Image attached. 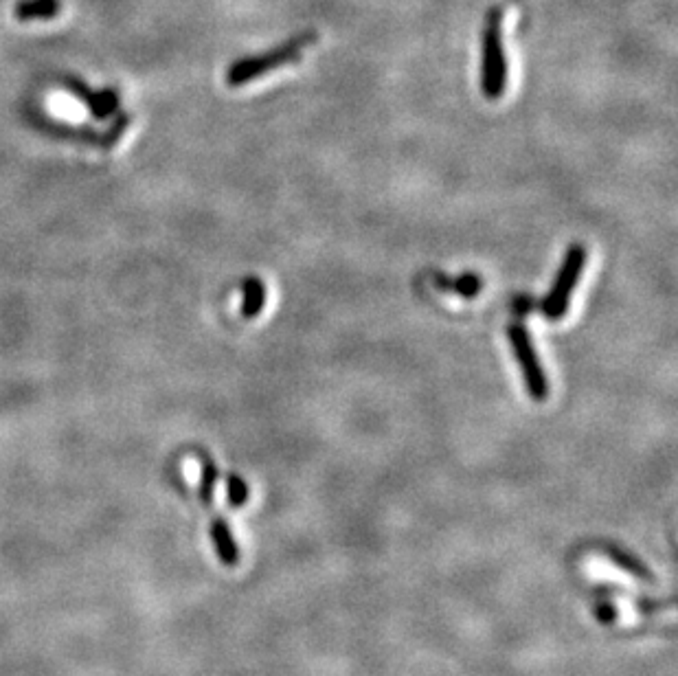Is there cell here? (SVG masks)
<instances>
[{"label":"cell","mask_w":678,"mask_h":676,"mask_svg":"<svg viewBox=\"0 0 678 676\" xmlns=\"http://www.w3.org/2000/svg\"><path fill=\"white\" fill-rule=\"evenodd\" d=\"M18 20H49L60 14V0H20L14 7Z\"/></svg>","instance_id":"9c48e42d"},{"label":"cell","mask_w":678,"mask_h":676,"mask_svg":"<svg viewBox=\"0 0 678 676\" xmlns=\"http://www.w3.org/2000/svg\"><path fill=\"white\" fill-rule=\"evenodd\" d=\"M635 606L639 608V611L641 613H654V611H661V608H665V606H670V602H654V600H650V597H637V602H635Z\"/></svg>","instance_id":"5bb4252c"},{"label":"cell","mask_w":678,"mask_h":676,"mask_svg":"<svg viewBox=\"0 0 678 676\" xmlns=\"http://www.w3.org/2000/svg\"><path fill=\"white\" fill-rule=\"evenodd\" d=\"M66 84H69V88L73 90L75 95H79V97L86 101L88 108L93 110V115L97 119L110 117L112 112H115L117 106H119V95L115 93V90L108 88V90H101V93H93V90L86 88L84 84L75 82V80H66Z\"/></svg>","instance_id":"5b68a950"},{"label":"cell","mask_w":678,"mask_h":676,"mask_svg":"<svg viewBox=\"0 0 678 676\" xmlns=\"http://www.w3.org/2000/svg\"><path fill=\"white\" fill-rule=\"evenodd\" d=\"M266 303V288L262 284V279L257 277H248L242 284V317L244 319H253L259 312L264 310Z\"/></svg>","instance_id":"30bf717a"},{"label":"cell","mask_w":678,"mask_h":676,"mask_svg":"<svg viewBox=\"0 0 678 676\" xmlns=\"http://www.w3.org/2000/svg\"><path fill=\"white\" fill-rule=\"evenodd\" d=\"M226 488H229V503L233 507H240L248 501V486L242 477L231 475L229 481H226Z\"/></svg>","instance_id":"7c38bea8"},{"label":"cell","mask_w":678,"mask_h":676,"mask_svg":"<svg viewBox=\"0 0 678 676\" xmlns=\"http://www.w3.org/2000/svg\"><path fill=\"white\" fill-rule=\"evenodd\" d=\"M435 286L442 288V290H448V292H455V295H459L463 299H472L483 290V279L479 275H474V273H466V275H459V277H452V279L437 275Z\"/></svg>","instance_id":"ba28073f"},{"label":"cell","mask_w":678,"mask_h":676,"mask_svg":"<svg viewBox=\"0 0 678 676\" xmlns=\"http://www.w3.org/2000/svg\"><path fill=\"white\" fill-rule=\"evenodd\" d=\"M211 538H213V547H216L218 558L224 562L226 567H235L237 560H240V547H237L235 538L231 534L229 523L224 518H216L211 523Z\"/></svg>","instance_id":"8992f818"},{"label":"cell","mask_w":678,"mask_h":676,"mask_svg":"<svg viewBox=\"0 0 678 676\" xmlns=\"http://www.w3.org/2000/svg\"><path fill=\"white\" fill-rule=\"evenodd\" d=\"M595 613H597V619H600L602 624L615 622V617H617L615 606H613V604H608V602H600V604H597V606H595Z\"/></svg>","instance_id":"4fadbf2b"},{"label":"cell","mask_w":678,"mask_h":676,"mask_svg":"<svg viewBox=\"0 0 678 676\" xmlns=\"http://www.w3.org/2000/svg\"><path fill=\"white\" fill-rule=\"evenodd\" d=\"M314 40H316V33H303V36L292 38L273 51L253 55V58L237 60L229 69V73H226V84L242 86V84L257 80V77H264L273 69H281V66L297 62L301 60L303 49H308Z\"/></svg>","instance_id":"7a4b0ae2"},{"label":"cell","mask_w":678,"mask_h":676,"mask_svg":"<svg viewBox=\"0 0 678 676\" xmlns=\"http://www.w3.org/2000/svg\"><path fill=\"white\" fill-rule=\"evenodd\" d=\"M501 25L503 11L494 7L488 14L481 40V93L488 99L503 97L507 88V58Z\"/></svg>","instance_id":"6da1fadb"},{"label":"cell","mask_w":678,"mask_h":676,"mask_svg":"<svg viewBox=\"0 0 678 676\" xmlns=\"http://www.w3.org/2000/svg\"><path fill=\"white\" fill-rule=\"evenodd\" d=\"M507 336H510V343H512L518 365H521L529 396L538 400V402L547 400L549 380L545 376V369H542V365H540V358L536 354L534 343H531L529 332L525 330V325L512 323L510 328H507Z\"/></svg>","instance_id":"277c9868"},{"label":"cell","mask_w":678,"mask_h":676,"mask_svg":"<svg viewBox=\"0 0 678 676\" xmlns=\"http://www.w3.org/2000/svg\"><path fill=\"white\" fill-rule=\"evenodd\" d=\"M602 551H604V554H606L610 560L615 562V565H617L619 569L628 571L630 576H635L637 580H643V582H648V584L654 582L652 571H650L646 565H643V562H641L639 558H635L632 554H628L626 549H621V547H617V545L610 543V545H602Z\"/></svg>","instance_id":"52a82bcc"},{"label":"cell","mask_w":678,"mask_h":676,"mask_svg":"<svg viewBox=\"0 0 678 676\" xmlns=\"http://www.w3.org/2000/svg\"><path fill=\"white\" fill-rule=\"evenodd\" d=\"M218 481V468L213 464L211 457L202 459V468H200V499L205 503L213 501V488H216Z\"/></svg>","instance_id":"8fae6325"},{"label":"cell","mask_w":678,"mask_h":676,"mask_svg":"<svg viewBox=\"0 0 678 676\" xmlns=\"http://www.w3.org/2000/svg\"><path fill=\"white\" fill-rule=\"evenodd\" d=\"M586 266V249L582 244H571L567 255H564V262L558 270L556 281L549 290V295L542 301V312L549 321H560L564 314H567L571 306V295L578 288V281L584 273Z\"/></svg>","instance_id":"3957f363"}]
</instances>
